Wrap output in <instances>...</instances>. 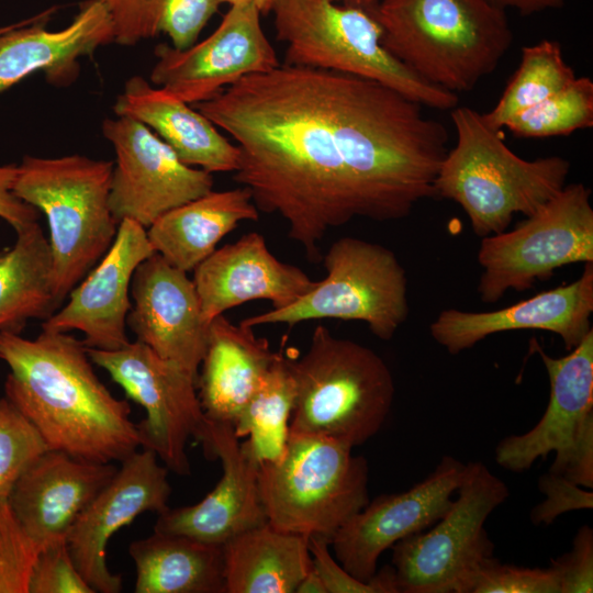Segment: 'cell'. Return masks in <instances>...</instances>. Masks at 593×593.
<instances>
[{
  "mask_svg": "<svg viewBox=\"0 0 593 593\" xmlns=\"http://www.w3.org/2000/svg\"><path fill=\"white\" fill-rule=\"evenodd\" d=\"M87 351L92 363L145 410L146 417L136 424L139 447L153 451L168 470L189 475L188 440L193 437L201 443L208 427L198 379L138 340L114 350Z\"/></svg>",
  "mask_w": 593,
  "mask_h": 593,
  "instance_id": "13",
  "label": "cell"
},
{
  "mask_svg": "<svg viewBox=\"0 0 593 593\" xmlns=\"http://www.w3.org/2000/svg\"><path fill=\"white\" fill-rule=\"evenodd\" d=\"M294 593H327L322 579L313 566L301 579Z\"/></svg>",
  "mask_w": 593,
  "mask_h": 593,
  "instance_id": "44",
  "label": "cell"
},
{
  "mask_svg": "<svg viewBox=\"0 0 593 593\" xmlns=\"http://www.w3.org/2000/svg\"><path fill=\"white\" fill-rule=\"evenodd\" d=\"M255 3L261 14H267L270 12L272 0H255Z\"/></svg>",
  "mask_w": 593,
  "mask_h": 593,
  "instance_id": "46",
  "label": "cell"
},
{
  "mask_svg": "<svg viewBox=\"0 0 593 593\" xmlns=\"http://www.w3.org/2000/svg\"><path fill=\"white\" fill-rule=\"evenodd\" d=\"M536 349L548 373L549 402L533 428L499 441L495 461L523 472L555 452L550 472L592 489L593 329L563 357H551L537 344Z\"/></svg>",
  "mask_w": 593,
  "mask_h": 593,
  "instance_id": "12",
  "label": "cell"
},
{
  "mask_svg": "<svg viewBox=\"0 0 593 593\" xmlns=\"http://www.w3.org/2000/svg\"><path fill=\"white\" fill-rule=\"evenodd\" d=\"M239 149L233 179L280 215L310 260L356 217L396 221L422 200L448 149L445 125L377 81L280 64L193 104Z\"/></svg>",
  "mask_w": 593,
  "mask_h": 593,
  "instance_id": "1",
  "label": "cell"
},
{
  "mask_svg": "<svg viewBox=\"0 0 593 593\" xmlns=\"http://www.w3.org/2000/svg\"><path fill=\"white\" fill-rule=\"evenodd\" d=\"M447 512L427 530L395 542L391 567L399 593H467L474 574L494 558L484 528L510 495L505 482L482 462L467 463Z\"/></svg>",
  "mask_w": 593,
  "mask_h": 593,
  "instance_id": "10",
  "label": "cell"
},
{
  "mask_svg": "<svg viewBox=\"0 0 593 593\" xmlns=\"http://www.w3.org/2000/svg\"><path fill=\"white\" fill-rule=\"evenodd\" d=\"M114 161L71 154L26 155L14 194L46 216L58 306L111 247L119 222L110 209Z\"/></svg>",
  "mask_w": 593,
  "mask_h": 593,
  "instance_id": "5",
  "label": "cell"
},
{
  "mask_svg": "<svg viewBox=\"0 0 593 593\" xmlns=\"http://www.w3.org/2000/svg\"><path fill=\"white\" fill-rule=\"evenodd\" d=\"M466 471L467 463L444 456L409 490L369 501L332 536L329 546L337 561L355 578L369 581L387 549L429 528L447 512Z\"/></svg>",
  "mask_w": 593,
  "mask_h": 593,
  "instance_id": "16",
  "label": "cell"
},
{
  "mask_svg": "<svg viewBox=\"0 0 593 593\" xmlns=\"http://www.w3.org/2000/svg\"><path fill=\"white\" fill-rule=\"evenodd\" d=\"M147 449L121 461L112 479L99 491L69 529L66 540L80 574L94 592L119 593L122 578L107 566L111 537L145 512L168 508L171 488L168 469Z\"/></svg>",
  "mask_w": 593,
  "mask_h": 593,
  "instance_id": "17",
  "label": "cell"
},
{
  "mask_svg": "<svg viewBox=\"0 0 593 593\" xmlns=\"http://www.w3.org/2000/svg\"><path fill=\"white\" fill-rule=\"evenodd\" d=\"M493 4L506 10H517L522 15H530L550 9L563 7L564 0H489Z\"/></svg>",
  "mask_w": 593,
  "mask_h": 593,
  "instance_id": "43",
  "label": "cell"
},
{
  "mask_svg": "<svg viewBox=\"0 0 593 593\" xmlns=\"http://www.w3.org/2000/svg\"><path fill=\"white\" fill-rule=\"evenodd\" d=\"M58 307L48 238L35 222L0 250V333L20 334L29 320H46Z\"/></svg>",
  "mask_w": 593,
  "mask_h": 593,
  "instance_id": "30",
  "label": "cell"
},
{
  "mask_svg": "<svg viewBox=\"0 0 593 593\" xmlns=\"http://www.w3.org/2000/svg\"><path fill=\"white\" fill-rule=\"evenodd\" d=\"M113 111L145 124L188 166L210 174L238 168V147L206 116L139 75L127 79Z\"/></svg>",
  "mask_w": 593,
  "mask_h": 593,
  "instance_id": "25",
  "label": "cell"
},
{
  "mask_svg": "<svg viewBox=\"0 0 593 593\" xmlns=\"http://www.w3.org/2000/svg\"><path fill=\"white\" fill-rule=\"evenodd\" d=\"M0 359L10 369L5 398L34 425L48 449L113 463L139 447L128 402L100 381L87 347L69 333L42 329L27 339L1 332Z\"/></svg>",
  "mask_w": 593,
  "mask_h": 593,
  "instance_id": "2",
  "label": "cell"
},
{
  "mask_svg": "<svg viewBox=\"0 0 593 593\" xmlns=\"http://www.w3.org/2000/svg\"><path fill=\"white\" fill-rule=\"evenodd\" d=\"M12 25H13V23H12V24H9V25H5V26H1V27H0V34L3 33V32H5V31H8Z\"/></svg>",
  "mask_w": 593,
  "mask_h": 593,
  "instance_id": "48",
  "label": "cell"
},
{
  "mask_svg": "<svg viewBox=\"0 0 593 593\" xmlns=\"http://www.w3.org/2000/svg\"><path fill=\"white\" fill-rule=\"evenodd\" d=\"M101 131L115 153L109 203L119 223L132 220L147 228L164 213L212 190V174L183 164L142 122L116 115L103 120Z\"/></svg>",
  "mask_w": 593,
  "mask_h": 593,
  "instance_id": "14",
  "label": "cell"
},
{
  "mask_svg": "<svg viewBox=\"0 0 593 593\" xmlns=\"http://www.w3.org/2000/svg\"><path fill=\"white\" fill-rule=\"evenodd\" d=\"M326 277L293 304L246 317L240 323L296 325L312 320L359 321L390 340L409 316L407 277L390 248L344 236L323 257Z\"/></svg>",
  "mask_w": 593,
  "mask_h": 593,
  "instance_id": "9",
  "label": "cell"
},
{
  "mask_svg": "<svg viewBox=\"0 0 593 593\" xmlns=\"http://www.w3.org/2000/svg\"><path fill=\"white\" fill-rule=\"evenodd\" d=\"M592 126L593 81L575 77L562 90L512 116L504 127L516 137L544 138Z\"/></svg>",
  "mask_w": 593,
  "mask_h": 593,
  "instance_id": "34",
  "label": "cell"
},
{
  "mask_svg": "<svg viewBox=\"0 0 593 593\" xmlns=\"http://www.w3.org/2000/svg\"><path fill=\"white\" fill-rule=\"evenodd\" d=\"M295 383L288 358L277 353L268 371L240 412L234 430L259 462L278 458L288 440Z\"/></svg>",
  "mask_w": 593,
  "mask_h": 593,
  "instance_id": "32",
  "label": "cell"
},
{
  "mask_svg": "<svg viewBox=\"0 0 593 593\" xmlns=\"http://www.w3.org/2000/svg\"><path fill=\"white\" fill-rule=\"evenodd\" d=\"M46 450L34 425L5 396L0 398V497H9L22 473Z\"/></svg>",
  "mask_w": 593,
  "mask_h": 593,
  "instance_id": "35",
  "label": "cell"
},
{
  "mask_svg": "<svg viewBox=\"0 0 593 593\" xmlns=\"http://www.w3.org/2000/svg\"><path fill=\"white\" fill-rule=\"evenodd\" d=\"M40 550L8 499L0 497V593H29L31 572Z\"/></svg>",
  "mask_w": 593,
  "mask_h": 593,
  "instance_id": "36",
  "label": "cell"
},
{
  "mask_svg": "<svg viewBox=\"0 0 593 593\" xmlns=\"http://www.w3.org/2000/svg\"><path fill=\"white\" fill-rule=\"evenodd\" d=\"M131 298L127 327L136 340L198 379L209 325L188 272L154 253L136 268Z\"/></svg>",
  "mask_w": 593,
  "mask_h": 593,
  "instance_id": "20",
  "label": "cell"
},
{
  "mask_svg": "<svg viewBox=\"0 0 593 593\" xmlns=\"http://www.w3.org/2000/svg\"><path fill=\"white\" fill-rule=\"evenodd\" d=\"M575 78L574 70L562 55L556 41L524 46L518 68L507 82L496 104L482 113L489 126L501 131L506 122L566 88Z\"/></svg>",
  "mask_w": 593,
  "mask_h": 593,
  "instance_id": "33",
  "label": "cell"
},
{
  "mask_svg": "<svg viewBox=\"0 0 593 593\" xmlns=\"http://www.w3.org/2000/svg\"><path fill=\"white\" fill-rule=\"evenodd\" d=\"M538 488L545 499L530 512L534 525H550L560 515L580 510L593 508V493L586 488L552 472L544 473Z\"/></svg>",
  "mask_w": 593,
  "mask_h": 593,
  "instance_id": "40",
  "label": "cell"
},
{
  "mask_svg": "<svg viewBox=\"0 0 593 593\" xmlns=\"http://www.w3.org/2000/svg\"><path fill=\"white\" fill-rule=\"evenodd\" d=\"M457 143L438 169L435 198L458 203L473 233H502L514 214L535 213L566 186L571 164L560 156L526 160L513 153L501 131L469 107L450 110Z\"/></svg>",
  "mask_w": 593,
  "mask_h": 593,
  "instance_id": "4",
  "label": "cell"
},
{
  "mask_svg": "<svg viewBox=\"0 0 593 593\" xmlns=\"http://www.w3.org/2000/svg\"><path fill=\"white\" fill-rule=\"evenodd\" d=\"M307 538L313 568L322 579L327 593H399L391 566L376 571L369 581H361L332 557L328 539L321 536Z\"/></svg>",
  "mask_w": 593,
  "mask_h": 593,
  "instance_id": "39",
  "label": "cell"
},
{
  "mask_svg": "<svg viewBox=\"0 0 593 593\" xmlns=\"http://www.w3.org/2000/svg\"><path fill=\"white\" fill-rule=\"evenodd\" d=\"M332 1L343 4V5L357 7L365 10H369L372 7H374L380 0H332Z\"/></svg>",
  "mask_w": 593,
  "mask_h": 593,
  "instance_id": "45",
  "label": "cell"
},
{
  "mask_svg": "<svg viewBox=\"0 0 593 593\" xmlns=\"http://www.w3.org/2000/svg\"><path fill=\"white\" fill-rule=\"evenodd\" d=\"M57 9L13 23L0 34V93L37 71L52 86H70L80 74V58L113 43L111 19L101 2L85 0L67 26L46 30Z\"/></svg>",
  "mask_w": 593,
  "mask_h": 593,
  "instance_id": "23",
  "label": "cell"
},
{
  "mask_svg": "<svg viewBox=\"0 0 593 593\" xmlns=\"http://www.w3.org/2000/svg\"><path fill=\"white\" fill-rule=\"evenodd\" d=\"M29 593H96L78 571L66 538L42 547L34 562Z\"/></svg>",
  "mask_w": 593,
  "mask_h": 593,
  "instance_id": "38",
  "label": "cell"
},
{
  "mask_svg": "<svg viewBox=\"0 0 593 593\" xmlns=\"http://www.w3.org/2000/svg\"><path fill=\"white\" fill-rule=\"evenodd\" d=\"M136 593H225L223 546L154 532L133 541Z\"/></svg>",
  "mask_w": 593,
  "mask_h": 593,
  "instance_id": "29",
  "label": "cell"
},
{
  "mask_svg": "<svg viewBox=\"0 0 593 593\" xmlns=\"http://www.w3.org/2000/svg\"><path fill=\"white\" fill-rule=\"evenodd\" d=\"M276 37L286 44L282 64L344 72L387 86L440 111L459 98L395 58L381 43L382 29L365 9L332 0H272Z\"/></svg>",
  "mask_w": 593,
  "mask_h": 593,
  "instance_id": "7",
  "label": "cell"
},
{
  "mask_svg": "<svg viewBox=\"0 0 593 593\" xmlns=\"http://www.w3.org/2000/svg\"><path fill=\"white\" fill-rule=\"evenodd\" d=\"M588 261H593L591 190L575 182L513 230L482 237L477 290L481 301L495 303L508 290H528L560 267Z\"/></svg>",
  "mask_w": 593,
  "mask_h": 593,
  "instance_id": "11",
  "label": "cell"
},
{
  "mask_svg": "<svg viewBox=\"0 0 593 593\" xmlns=\"http://www.w3.org/2000/svg\"><path fill=\"white\" fill-rule=\"evenodd\" d=\"M467 593H560L551 568H524L492 558L472 578Z\"/></svg>",
  "mask_w": 593,
  "mask_h": 593,
  "instance_id": "37",
  "label": "cell"
},
{
  "mask_svg": "<svg viewBox=\"0 0 593 593\" xmlns=\"http://www.w3.org/2000/svg\"><path fill=\"white\" fill-rule=\"evenodd\" d=\"M192 280L208 325L227 310L253 300H266L272 310L287 307L317 283L301 268L279 260L257 232L216 248L197 266Z\"/></svg>",
  "mask_w": 593,
  "mask_h": 593,
  "instance_id": "22",
  "label": "cell"
},
{
  "mask_svg": "<svg viewBox=\"0 0 593 593\" xmlns=\"http://www.w3.org/2000/svg\"><path fill=\"white\" fill-rule=\"evenodd\" d=\"M255 1L231 5L205 40L178 49L155 47L150 82L186 103L209 100L240 78L280 65L260 23Z\"/></svg>",
  "mask_w": 593,
  "mask_h": 593,
  "instance_id": "15",
  "label": "cell"
},
{
  "mask_svg": "<svg viewBox=\"0 0 593 593\" xmlns=\"http://www.w3.org/2000/svg\"><path fill=\"white\" fill-rule=\"evenodd\" d=\"M222 546L225 593H294L313 566L306 536L268 522Z\"/></svg>",
  "mask_w": 593,
  "mask_h": 593,
  "instance_id": "28",
  "label": "cell"
},
{
  "mask_svg": "<svg viewBox=\"0 0 593 593\" xmlns=\"http://www.w3.org/2000/svg\"><path fill=\"white\" fill-rule=\"evenodd\" d=\"M107 9L113 43L133 46L166 34L171 46L184 49L219 11L217 0H97Z\"/></svg>",
  "mask_w": 593,
  "mask_h": 593,
  "instance_id": "31",
  "label": "cell"
},
{
  "mask_svg": "<svg viewBox=\"0 0 593 593\" xmlns=\"http://www.w3.org/2000/svg\"><path fill=\"white\" fill-rule=\"evenodd\" d=\"M18 165H0V219L20 232L37 222L40 212L13 192Z\"/></svg>",
  "mask_w": 593,
  "mask_h": 593,
  "instance_id": "42",
  "label": "cell"
},
{
  "mask_svg": "<svg viewBox=\"0 0 593 593\" xmlns=\"http://www.w3.org/2000/svg\"><path fill=\"white\" fill-rule=\"evenodd\" d=\"M276 356L254 327L236 325L224 314L211 321L197 381L205 417L234 426Z\"/></svg>",
  "mask_w": 593,
  "mask_h": 593,
  "instance_id": "26",
  "label": "cell"
},
{
  "mask_svg": "<svg viewBox=\"0 0 593 593\" xmlns=\"http://www.w3.org/2000/svg\"><path fill=\"white\" fill-rule=\"evenodd\" d=\"M367 11L395 58L456 94L493 72L513 42L506 10L489 0H380Z\"/></svg>",
  "mask_w": 593,
  "mask_h": 593,
  "instance_id": "3",
  "label": "cell"
},
{
  "mask_svg": "<svg viewBox=\"0 0 593 593\" xmlns=\"http://www.w3.org/2000/svg\"><path fill=\"white\" fill-rule=\"evenodd\" d=\"M118 468L48 449L15 482L8 501L27 535L42 548L66 538L75 521Z\"/></svg>",
  "mask_w": 593,
  "mask_h": 593,
  "instance_id": "24",
  "label": "cell"
},
{
  "mask_svg": "<svg viewBox=\"0 0 593 593\" xmlns=\"http://www.w3.org/2000/svg\"><path fill=\"white\" fill-rule=\"evenodd\" d=\"M295 383L289 432L359 446L391 411L395 385L387 362L371 348L316 325L307 350L288 358Z\"/></svg>",
  "mask_w": 593,
  "mask_h": 593,
  "instance_id": "6",
  "label": "cell"
},
{
  "mask_svg": "<svg viewBox=\"0 0 593 593\" xmlns=\"http://www.w3.org/2000/svg\"><path fill=\"white\" fill-rule=\"evenodd\" d=\"M251 1H255V0H217L220 4L227 3L230 5H236V4L247 3Z\"/></svg>",
  "mask_w": 593,
  "mask_h": 593,
  "instance_id": "47",
  "label": "cell"
},
{
  "mask_svg": "<svg viewBox=\"0 0 593 593\" xmlns=\"http://www.w3.org/2000/svg\"><path fill=\"white\" fill-rule=\"evenodd\" d=\"M258 219L259 211L247 188L211 190L164 213L146 232L155 253L190 272L240 222Z\"/></svg>",
  "mask_w": 593,
  "mask_h": 593,
  "instance_id": "27",
  "label": "cell"
},
{
  "mask_svg": "<svg viewBox=\"0 0 593 593\" xmlns=\"http://www.w3.org/2000/svg\"><path fill=\"white\" fill-rule=\"evenodd\" d=\"M258 484L271 526L331 540L369 502V466L342 441L289 432L281 455L259 462Z\"/></svg>",
  "mask_w": 593,
  "mask_h": 593,
  "instance_id": "8",
  "label": "cell"
},
{
  "mask_svg": "<svg viewBox=\"0 0 593 593\" xmlns=\"http://www.w3.org/2000/svg\"><path fill=\"white\" fill-rule=\"evenodd\" d=\"M201 444L208 458L221 460L220 481L199 503L159 513L154 532L223 545L268 522L259 493V461L232 424L208 419Z\"/></svg>",
  "mask_w": 593,
  "mask_h": 593,
  "instance_id": "19",
  "label": "cell"
},
{
  "mask_svg": "<svg viewBox=\"0 0 593 593\" xmlns=\"http://www.w3.org/2000/svg\"><path fill=\"white\" fill-rule=\"evenodd\" d=\"M154 253L146 228L135 221L122 220L109 250L41 328L79 331L87 348L114 350L125 346L130 342L126 327L132 279L136 268Z\"/></svg>",
  "mask_w": 593,
  "mask_h": 593,
  "instance_id": "18",
  "label": "cell"
},
{
  "mask_svg": "<svg viewBox=\"0 0 593 593\" xmlns=\"http://www.w3.org/2000/svg\"><path fill=\"white\" fill-rule=\"evenodd\" d=\"M550 567L559 577L560 593L593 592V529L580 527L571 550L552 560Z\"/></svg>",
  "mask_w": 593,
  "mask_h": 593,
  "instance_id": "41",
  "label": "cell"
},
{
  "mask_svg": "<svg viewBox=\"0 0 593 593\" xmlns=\"http://www.w3.org/2000/svg\"><path fill=\"white\" fill-rule=\"evenodd\" d=\"M592 313L593 261H588L573 282L510 306L489 312L444 310L430 323L429 333L451 355L473 347L490 335L517 329L555 333L570 351L592 329Z\"/></svg>",
  "mask_w": 593,
  "mask_h": 593,
  "instance_id": "21",
  "label": "cell"
}]
</instances>
